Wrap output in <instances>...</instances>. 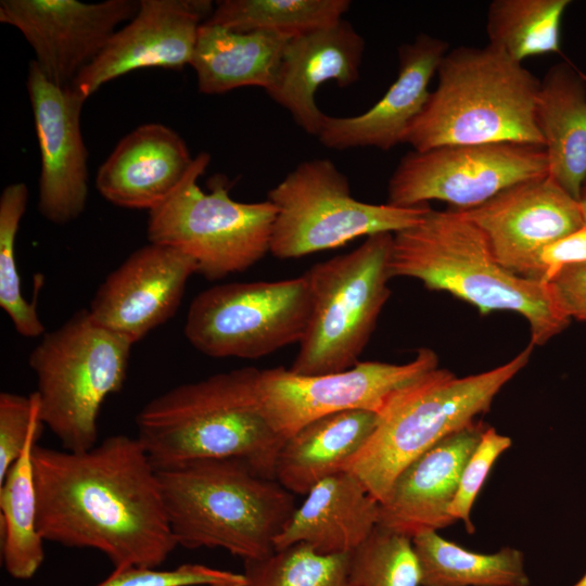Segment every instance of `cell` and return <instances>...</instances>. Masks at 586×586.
<instances>
[{
  "label": "cell",
  "instance_id": "1",
  "mask_svg": "<svg viewBox=\"0 0 586 586\" xmlns=\"http://www.w3.org/2000/svg\"><path fill=\"white\" fill-rule=\"evenodd\" d=\"M37 527L44 540L102 552L114 569L156 568L178 546L157 471L137 437L82 451L35 445Z\"/></svg>",
  "mask_w": 586,
  "mask_h": 586
},
{
  "label": "cell",
  "instance_id": "2",
  "mask_svg": "<svg viewBox=\"0 0 586 586\" xmlns=\"http://www.w3.org/2000/svg\"><path fill=\"white\" fill-rule=\"evenodd\" d=\"M260 370L243 367L168 390L136 416L137 438L156 471L206 458H240L275 479L284 438L262 407Z\"/></svg>",
  "mask_w": 586,
  "mask_h": 586
},
{
  "label": "cell",
  "instance_id": "3",
  "mask_svg": "<svg viewBox=\"0 0 586 586\" xmlns=\"http://www.w3.org/2000/svg\"><path fill=\"white\" fill-rule=\"evenodd\" d=\"M390 268L392 278L417 279L483 315L498 310L521 315L534 346L546 344L570 322L551 284L504 267L482 231L457 209L431 208L419 224L394 233Z\"/></svg>",
  "mask_w": 586,
  "mask_h": 586
},
{
  "label": "cell",
  "instance_id": "4",
  "mask_svg": "<svg viewBox=\"0 0 586 586\" xmlns=\"http://www.w3.org/2000/svg\"><path fill=\"white\" fill-rule=\"evenodd\" d=\"M157 476L171 533L188 549L266 558L296 510L292 493L240 458L198 459Z\"/></svg>",
  "mask_w": 586,
  "mask_h": 586
},
{
  "label": "cell",
  "instance_id": "5",
  "mask_svg": "<svg viewBox=\"0 0 586 586\" xmlns=\"http://www.w3.org/2000/svg\"><path fill=\"white\" fill-rule=\"evenodd\" d=\"M437 86L407 129L415 151L513 142L544 148L535 118L539 80L489 44L460 46L442 59Z\"/></svg>",
  "mask_w": 586,
  "mask_h": 586
},
{
  "label": "cell",
  "instance_id": "6",
  "mask_svg": "<svg viewBox=\"0 0 586 586\" xmlns=\"http://www.w3.org/2000/svg\"><path fill=\"white\" fill-rule=\"evenodd\" d=\"M533 348L530 343L506 364L467 377L436 368L398 390L344 471L381 504L409 463L489 410L500 390L528 364Z\"/></svg>",
  "mask_w": 586,
  "mask_h": 586
},
{
  "label": "cell",
  "instance_id": "7",
  "mask_svg": "<svg viewBox=\"0 0 586 586\" xmlns=\"http://www.w3.org/2000/svg\"><path fill=\"white\" fill-rule=\"evenodd\" d=\"M132 345L80 309L29 353L41 420L63 449L82 451L98 444L101 407L122 390Z\"/></svg>",
  "mask_w": 586,
  "mask_h": 586
},
{
  "label": "cell",
  "instance_id": "8",
  "mask_svg": "<svg viewBox=\"0 0 586 586\" xmlns=\"http://www.w3.org/2000/svg\"><path fill=\"white\" fill-rule=\"evenodd\" d=\"M393 233L367 237L354 251L314 265L306 275L311 314L290 370L320 375L354 367L391 290Z\"/></svg>",
  "mask_w": 586,
  "mask_h": 586
},
{
  "label": "cell",
  "instance_id": "9",
  "mask_svg": "<svg viewBox=\"0 0 586 586\" xmlns=\"http://www.w3.org/2000/svg\"><path fill=\"white\" fill-rule=\"evenodd\" d=\"M211 161L199 153L175 192L149 212L150 242L170 245L189 255L198 273L219 280L242 272L269 251L277 208L270 201L243 203L229 195L226 177L211 180V191L198 184Z\"/></svg>",
  "mask_w": 586,
  "mask_h": 586
},
{
  "label": "cell",
  "instance_id": "10",
  "mask_svg": "<svg viewBox=\"0 0 586 586\" xmlns=\"http://www.w3.org/2000/svg\"><path fill=\"white\" fill-rule=\"evenodd\" d=\"M277 208L270 253L300 258L336 249L359 237L396 233L419 224L431 207L356 200L347 177L329 158L300 163L268 192Z\"/></svg>",
  "mask_w": 586,
  "mask_h": 586
},
{
  "label": "cell",
  "instance_id": "11",
  "mask_svg": "<svg viewBox=\"0 0 586 586\" xmlns=\"http://www.w3.org/2000/svg\"><path fill=\"white\" fill-rule=\"evenodd\" d=\"M311 307L306 272L279 281L217 284L193 298L184 336L209 357L256 359L300 344Z\"/></svg>",
  "mask_w": 586,
  "mask_h": 586
},
{
  "label": "cell",
  "instance_id": "12",
  "mask_svg": "<svg viewBox=\"0 0 586 586\" xmlns=\"http://www.w3.org/2000/svg\"><path fill=\"white\" fill-rule=\"evenodd\" d=\"M549 175L544 148L513 143L443 145L404 155L387 183V203L417 206L443 201L476 207L507 188Z\"/></svg>",
  "mask_w": 586,
  "mask_h": 586
},
{
  "label": "cell",
  "instance_id": "13",
  "mask_svg": "<svg viewBox=\"0 0 586 586\" xmlns=\"http://www.w3.org/2000/svg\"><path fill=\"white\" fill-rule=\"evenodd\" d=\"M436 368L438 357L426 347L406 364L359 361L347 370L320 375L276 367L260 370L258 393L266 418L286 440L327 415L359 409L380 413L398 390Z\"/></svg>",
  "mask_w": 586,
  "mask_h": 586
},
{
  "label": "cell",
  "instance_id": "14",
  "mask_svg": "<svg viewBox=\"0 0 586 586\" xmlns=\"http://www.w3.org/2000/svg\"><path fill=\"white\" fill-rule=\"evenodd\" d=\"M138 9L136 0H1L0 22L24 36L52 82L69 87Z\"/></svg>",
  "mask_w": 586,
  "mask_h": 586
},
{
  "label": "cell",
  "instance_id": "15",
  "mask_svg": "<svg viewBox=\"0 0 586 586\" xmlns=\"http://www.w3.org/2000/svg\"><path fill=\"white\" fill-rule=\"evenodd\" d=\"M457 211L482 231L504 267L536 280H540L542 251L585 225L579 201L549 175L515 183L476 207Z\"/></svg>",
  "mask_w": 586,
  "mask_h": 586
},
{
  "label": "cell",
  "instance_id": "16",
  "mask_svg": "<svg viewBox=\"0 0 586 586\" xmlns=\"http://www.w3.org/2000/svg\"><path fill=\"white\" fill-rule=\"evenodd\" d=\"M27 91L40 152L38 211L64 225L81 215L88 198V152L80 129L86 99L71 86L52 82L34 61Z\"/></svg>",
  "mask_w": 586,
  "mask_h": 586
},
{
  "label": "cell",
  "instance_id": "17",
  "mask_svg": "<svg viewBox=\"0 0 586 586\" xmlns=\"http://www.w3.org/2000/svg\"><path fill=\"white\" fill-rule=\"evenodd\" d=\"M215 4L209 0H141L136 15L111 37L72 88L86 100L104 84L142 68L190 65L200 26Z\"/></svg>",
  "mask_w": 586,
  "mask_h": 586
},
{
  "label": "cell",
  "instance_id": "18",
  "mask_svg": "<svg viewBox=\"0 0 586 586\" xmlns=\"http://www.w3.org/2000/svg\"><path fill=\"white\" fill-rule=\"evenodd\" d=\"M194 273L189 255L150 242L107 275L88 310L100 326L136 344L175 315Z\"/></svg>",
  "mask_w": 586,
  "mask_h": 586
},
{
  "label": "cell",
  "instance_id": "19",
  "mask_svg": "<svg viewBox=\"0 0 586 586\" xmlns=\"http://www.w3.org/2000/svg\"><path fill=\"white\" fill-rule=\"evenodd\" d=\"M448 43L428 34L398 48V75L384 95L360 115H324L317 136L329 149L375 148L388 151L404 143V137L423 110L431 93L429 85Z\"/></svg>",
  "mask_w": 586,
  "mask_h": 586
},
{
  "label": "cell",
  "instance_id": "20",
  "mask_svg": "<svg viewBox=\"0 0 586 586\" xmlns=\"http://www.w3.org/2000/svg\"><path fill=\"white\" fill-rule=\"evenodd\" d=\"M486 428L474 421L409 463L380 504L378 526L412 538L455 523L448 509L461 472Z\"/></svg>",
  "mask_w": 586,
  "mask_h": 586
},
{
  "label": "cell",
  "instance_id": "21",
  "mask_svg": "<svg viewBox=\"0 0 586 586\" xmlns=\"http://www.w3.org/2000/svg\"><path fill=\"white\" fill-rule=\"evenodd\" d=\"M364 51V38L345 20L291 38L266 92L306 133L318 136L326 114L316 104V91L328 80L340 87L356 82Z\"/></svg>",
  "mask_w": 586,
  "mask_h": 586
},
{
  "label": "cell",
  "instance_id": "22",
  "mask_svg": "<svg viewBox=\"0 0 586 586\" xmlns=\"http://www.w3.org/2000/svg\"><path fill=\"white\" fill-rule=\"evenodd\" d=\"M193 161L175 130L143 124L123 137L99 167L95 188L116 206L151 212L175 192Z\"/></svg>",
  "mask_w": 586,
  "mask_h": 586
},
{
  "label": "cell",
  "instance_id": "23",
  "mask_svg": "<svg viewBox=\"0 0 586 586\" xmlns=\"http://www.w3.org/2000/svg\"><path fill=\"white\" fill-rule=\"evenodd\" d=\"M380 502L360 480L341 471L316 484L275 538V550L307 544L322 555L347 553L378 526Z\"/></svg>",
  "mask_w": 586,
  "mask_h": 586
},
{
  "label": "cell",
  "instance_id": "24",
  "mask_svg": "<svg viewBox=\"0 0 586 586\" xmlns=\"http://www.w3.org/2000/svg\"><path fill=\"white\" fill-rule=\"evenodd\" d=\"M535 118L549 176L579 201L586 180V79L572 64H553L539 80Z\"/></svg>",
  "mask_w": 586,
  "mask_h": 586
},
{
  "label": "cell",
  "instance_id": "25",
  "mask_svg": "<svg viewBox=\"0 0 586 586\" xmlns=\"http://www.w3.org/2000/svg\"><path fill=\"white\" fill-rule=\"evenodd\" d=\"M379 413L346 410L315 419L281 446L275 480L293 495H307L320 481L344 471L373 433Z\"/></svg>",
  "mask_w": 586,
  "mask_h": 586
},
{
  "label": "cell",
  "instance_id": "26",
  "mask_svg": "<svg viewBox=\"0 0 586 586\" xmlns=\"http://www.w3.org/2000/svg\"><path fill=\"white\" fill-rule=\"evenodd\" d=\"M289 39L273 33H240L203 23L190 64L199 92L221 94L249 86L267 91Z\"/></svg>",
  "mask_w": 586,
  "mask_h": 586
},
{
  "label": "cell",
  "instance_id": "27",
  "mask_svg": "<svg viewBox=\"0 0 586 586\" xmlns=\"http://www.w3.org/2000/svg\"><path fill=\"white\" fill-rule=\"evenodd\" d=\"M411 539L421 586H530L519 549L473 552L444 539L436 531L421 532Z\"/></svg>",
  "mask_w": 586,
  "mask_h": 586
},
{
  "label": "cell",
  "instance_id": "28",
  "mask_svg": "<svg viewBox=\"0 0 586 586\" xmlns=\"http://www.w3.org/2000/svg\"><path fill=\"white\" fill-rule=\"evenodd\" d=\"M41 432L34 433L21 456L0 481L1 555L7 572L16 579L31 578L44 558L37 527V495L33 449Z\"/></svg>",
  "mask_w": 586,
  "mask_h": 586
},
{
  "label": "cell",
  "instance_id": "29",
  "mask_svg": "<svg viewBox=\"0 0 586 586\" xmlns=\"http://www.w3.org/2000/svg\"><path fill=\"white\" fill-rule=\"evenodd\" d=\"M349 7L348 0H221L204 23L291 39L337 23Z\"/></svg>",
  "mask_w": 586,
  "mask_h": 586
},
{
  "label": "cell",
  "instance_id": "30",
  "mask_svg": "<svg viewBox=\"0 0 586 586\" xmlns=\"http://www.w3.org/2000/svg\"><path fill=\"white\" fill-rule=\"evenodd\" d=\"M569 4V0H495L487 10V44L518 63L558 52Z\"/></svg>",
  "mask_w": 586,
  "mask_h": 586
},
{
  "label": "cell",
  "instance_id": "31",
  "mask_svg": "<svg viewBox=\"0 0 586 586\" xmlns=\"http://www.w3.org/2000/svg\"><path fill=\"white\" fill-rule=\"evenodd\" d=\"M349 552L322 555L295 544L257 560L244 561L246 586H355L349 577Z\"/></svg>",
  "mask_w": 586,
  "mask_h": 586
},
{
  "label": "cell",
  "instance_id": "32",
  "mask_svg": "<svg viewBox=\"0 0 586 586\" xmlns=\"http://www.w3.org/2000/svg\"><path fill=\"white\" fill-rule=\"evenodd\" d=\"M28 200L24 182L7 186L0 195V306L16 332L24 337L44 334V326L33 303L22 293L15 258V241Z\"/></svg>",
  "mask_w": 586,
  "mask_h": 586
},
{
  "label": "cell",
  "instance_id": "33",
  "mask_svg": "<svg viewBox=\"0 0 586 586\" xmlns=\"http://www.w3.org/2000/svg\"><path fill=\"white\" fill-rule=\"evenodd\" d=\"M348 569L355 586H421L412 539L379 526L349 552Z\"/></svg>",
  "mask_w": 586,
  "mask_h": 586
},
{
  "label": "cell",
  "instance_id": "34",
  "mask_svg": "<svg viewBox=\"0 0 586 586\" xmlns=\"http://www.w3.org/2000/svg\"><path fill=\"white\" fill-rule=\"evenodd\" d=\"M232 584L246 586L243 573L184 563L173 570L128 565L114 569L113 573L94 586H201Z\"/></svg>",
  "mask_w": 586,
  "mask_h": 586
},
{
  "label": "cell",
  "instance_id": "35",
  "mask_svg": "<svg viewBox=\"0 0 586 586\" xmlns=\"http://www.w3.org/2000/svg\"><path fill=\"white\" fill-rule=\"evenodd\" d=\"M43 426L35 392L28 396L0 394V481L21 456L29 437L42 432Z\"/></svg>",
  "mask_w": 586,
  "mask_h": 586
},
{
  "label": "cell",
  "instance_id": "36",
  "mask_svg": "<svg viewBox=\"0 0 586 586\" xmlns=\"http://www.w3.org/2000/svg\"><path fill=\"white\" fill-rule=\"evenodd\" d=\"M511 444L510 437L487 426L461 472L458 489L448 512L455 521L461 520L464 523L468 533L474 532L470 517L474 500L493 464Z\"/></svg>",
  "mask_w": 586,
  "mask_h": 586
},
{
  "label": "cell",
  "instance_id": "37",
  "mask_svg": "<svg viewBox=\"0 0 586 586\" xmlns=\"http://www.w3.org/2000/svg\"><path fill=\"white\" fill-rule=\"evenodd\" d=\"M583 263H586V225L542 251L540 281L550 282L563 267Z\"/></svg>",
  "mask_w": 586,
  "mask_h": 586
},
{
  "label": "cell",
  "instance_id": "38",
  "mask_svg": "<svg viewBox=\"0 0 586 586\" xmlns=\"http://www.w3.org/2000/svg\"><path fill=\"white\" fill-rule=\"evenodd\" d=\"M549 283L566 316L586 321V263L563 267Z\"/></svg>",
  "mask_w": 586,
  "mask_h": 586
},
{
  "label": "cell",
  "instance_id": "39",
  "mask_svg": "<svg viewBox=\"0 0 586 586\" xmlns=\"http://www.w3.org/2000/svg\"><path fill=\"white\" fill-rule=\"evenodd\" d=\"M579 208H581L584 224L586 225V193L582 194V198L579 200Z\"/></svg>",
  "mask_w": 586,
  "mask_h": 586
},
{
  "label": "cell",
  "instance_id": "40",
  "mask_svg": "<svg viewBox=\"0 0 586 586\" xmlns=\"http://www.w3.org/2000/svg\"><path fill=\"white\" fill-rule=\"evenodd\" d=\"M572 586H586V573Z\"/></svg>",
  "mask_w": 586,
  "mask_h": 586
},
{
  "label": "cell",
  "instance_id": "41",
  "mask_svg": "<svg viewBox=\"0 0 586 586\" xmlns=\"http://www.w3.org/2000/svg\"><path fill=\"white\" fill-rule=\"evenodd\" d=\"M212 586H239V585H232V584H216Z\"/></svg>",
  "mask_w": 586,
  "mask_h": 586
},
{
  "label": "cell",
  "instance_id": "42",
  "mask_svg": "<svg viewBox=\"0 0 586 586\" xmlns=\"http://www.w3.org/2000/svg\"><path fill=\"white\" fill-rule=\"evenodd\" d=\"M585 79H586V75H585Z\"/></svg>",
  "mask_w": 586,
  "mask_h": 586
}]
</instances>
